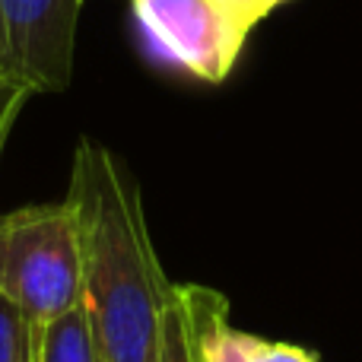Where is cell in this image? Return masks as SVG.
Here are the masks:
<instances>
[{
  "label": "cell",
  "mask_w": 362,
  "mask_h": 362,
  "mask_svg": "<svg viewBox=\"0 0 362 362\" xmlns=\"http://www.w3.org/2000/svg\"><path fill=\"white\" fill-rule=\"evenodd\" d=\"M38 362H102L83 308L38 327Z\"/></svg>",
  "instance_id": "cell-7"
},
{
  "label": "cell",
  "mask_w": 362,
  "mask_h": 362,
  "mask_svg": "<svg viewBox=\"0 0 362 362\" xmlns=\"http://www.w3.org/2000/svg\"><path fill=\"white\" fill-rule=\"evenodd\" d=\"M32 99V93L16 83L10 74L0 70V159H4V150H6V140H10V131L16 124L19 112L25 108V102Z\"/></svg>",
  "instance_id": "cell-9"
},
{
  "label": "cell",
  "mask_w": 362,
  "mask_h": 362,
  "mask_svg": "<svg viewBox=\"0 0 362 362\" xmlns=\"http://www.w3.org/2000/svg\"><path fill=\"white\" fill-rule=\"evenodd\" d=\"M156 54L204 83H223L245 48V29L219 0H131Z\"/></svg>",
  "instance_id": "cell-3"
},
{
  "label": "cell",
  "mask_w": 362,
  "mask_h": 362,
  "mask_svg": "<svg viewBox=\"0 0 362 362\" xmlns=\"http://www.w3.org/2000/svg\"><path fill=\"white\" fill-rule=\"evenodd\" d=\"M204 362H318L312 350L264 340L229 325V305L213 315L204 334Z\"/></svg>",
  "instance_id": "cell-6"
},
{
  "label": "cell",
  "mask_w": 362,
  "mask_h": 362,
  "mask_svg": "<svg viewBox=\"0 0 362 362\" xmlns=\"http://www.w3.org/2000/svg\"><path fill=\"white\" fill-rule=\"evenodd\" d=\"M0 362H38V327L0 296Z\"/></svg>",
  "instance_id": "cell-8"
},
{
  "label": "cell",
  "mask_w": 362,
  "mask_h": 362,
  "mask_svg": "<svg viewBox=\"0 0 362 362\" xmlns=\"http://www.w3.org/2000/svg\"><path fill=\"white\" fill-rule=\"evenodd\" d=\"M70 206L80 238V308L102 362H150L175 283L159 264L137 178L108 146L83 137Z\"/></svg>",
  "instance_id": "cell-1"
},
{
  "label": "cell",
  "mask_w": 362,
  "mask_h": 362,
  "mask_svg": "<svg viewBox=\"0 0 362 362\" xmlns=\"http://www.w3.org/2000/svg\"><path fill=\"white\" fill-rule=\"evenodd\" d=\"M83 0H0V70L35 93H64L74 74Z\"/></svg>",
  "instance_id": "cell-4"
},
{
  "label": "cell",
  "mask_w": 362,
  "mask_h": 362,
  "mask_svg": "<svg viewBox=\"0 0 362 362\" xmlns=\"http://www.w3.org/2000/svg\"><path fill=\"white\" fill-rule=\"evenodd\" d=\"M219 4H223L245 29H255L270 10H276V6L286 4V0H219Z\"/></svg>",
  "instance_id": "cell-10"
},
{
  "label": "cell",
  "mask_w": 362,
  "mask_h": 362,
  "mask_svg": "<svg viewBox=\"0 0 362 362\" xmlns=\"http://www.w3.org/2000/svg\"><path fill=\"white\" fill-rule=\"evenodd\" d=\"M0 296L35 327L80 308V238L64 200L0 213Z\"/></svg>",
  "instance_id": "cell-2"
},
{
  "label": "cell",
  "mask_w": 362,
  "mask_h": 362,
  "mask_svg": "<svg viewBox=\"0 0 362 362\" xmlns=\"http://www.w3.org/2000/svg\"><path fill=\"white\" fill-rule=\"evenodd\" d=\"M226 305V296L216 289L175 283L150 362H204V334L213 315Z\"/></svg>",
  "instance_id": "cell-5"
}]
</instances>
